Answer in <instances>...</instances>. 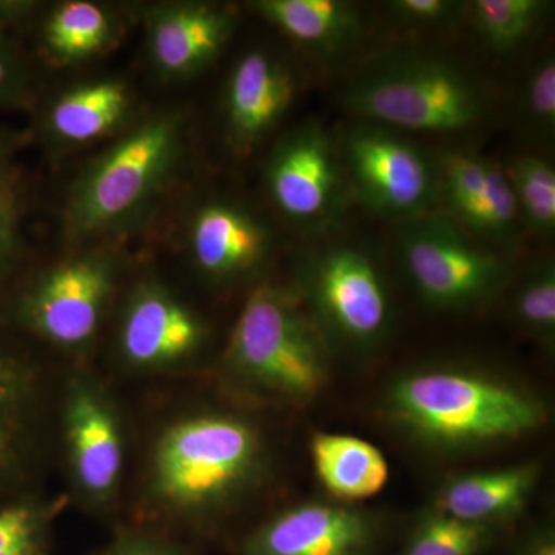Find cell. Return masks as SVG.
I'll return each mask as SVG.
<instances>
[{"label": "cell", "instance_id": "1", "mask_svg": "<svg viewBox=\"0 0 555 555\" xmlns=\"http://www.w3.org/2000/svg\"><path fill=\"white\" fill-rule=\"evenodd\" d=\"M398 427L437 451H473L531 436L546 408L525 387L491 372L436 364L404 372L386 390Z\"/></svg>", "mask_w": 555, "mask_h": 555}, {"label": "cell", "instance_id": "2", "mask_svg": "<svg viewBox=\"0 0 555 555\" xmlns=\"http://www.w3.org/2000/svg\"><path fill=\"white\" fill-rule=\"evenodd\" d=\"M360 120L396 131L454 134L491 118V90L452 57L420 50L387 51L369 61L343 93Z\"/></svg>", "mask_w": 555, "mask_h": 555}, {"label": "cell", "instance_id": "3", "mask_svg": "<svg viewBox=\"0 0 555 555\" xmlns=\"http://www.w3.org/2000/svg\"><path fill=\"white\" fill-rule=\"evenodd\" d=\"M184 150V118L159 113L109 145L69 190L65 224L75 240L129 228L158 198Z\"/></svg>", "mask_w": 555, "mask_h": 555}, {"label": "cell", "instance_id": "4", "mask_svg": "<svg viewBox=\"0 0 555 555\" xmlns=\"http://www.w3.org/2000/svg\"><path fill=\"white\" fill-rule=\"evenodd\" d=\"M327 347L298 299L264 284L241 310L228 358L254 385L286 400L308 401L327 385Z\"/></svg>", "mask_w": 555, "mask_h": 555}, {"label": "cell", "instance_id": "5", "mask_svg": "<svg viewBox=\"0 0 555 555\" xmlns=\"http://www.w3.org/2000/svg\"><path fill=\"white\" fill-rule=\"evenodd\" d=\"M261 456L258 434L243 420L193 416L160 438L153 483L171 506L203 509L243 489L257 474Z\"/></svg>", "mask_w": 555, "mask_h": 555}, {"label": "cell", "instance_id": "6", "mask_svg": "<svg viewBox=\"0 0 555 555\" xmlns=\"http://www.w3.org/2000/svg\"><path fill=\"white\" fill-rule=\"evenodd\" d=\"M299 286L327 346L367 353L389 338L392 298L378 262L363 247L332 243L317 248L299 268Z\"/></svg>", "mask_w": 555, "mask_h": 555}, {"label": "cell", "instance_id": "7", "mask_svg": "<svg viewBox=\"0 0 555 555\" xmlns=\"http://www.w3.org/2000/svg\"><path fill=\"white\" fill-rule=\"evenodd\" d=\"M397 255L423 305L466 310L491 301L507 280L505 259L441 210L400 222Z\"/></svg>", "mask_w": 555, "mask_h": 555}, {"label": "cell", "instance_id": "8", "mask_svg": "<svg viewBox=\"0 0 555 555\" xmlns=\"http://www.w3.org/2000/svg\"><path fill=\"white\" fill-rule=\"evenodd\" d=\"M349 192L398 224L440 210L434 153L400 131L358 120L337 139Z\"/></svg>", "mask_w": 555, "mask_h": 555}, {"label": "cell", "instance_id": "9", "mask_svg": "<svg viewBox=\"0 0 555 555\" xmlns=\"http://www.w3.org/2000/svg\"><path fill=\"white\" fill-rule=\"evenodd\" d=\"M264 182L281 217L310 232L335 224L349 195L338 141L317 120L278 141L266 160Z\"/></svg>", "mask_w": 555, "mask_h": 555}, {"label": "cell", "instance_id": "10", "mask_svg": "<svg viewBox=\"0 0 555 555\" xmlns=\"http://www.w3.org/2000/svg\"><path fill=\"white\" fill-rule=\"evenodd\" d=\"M115 269L107 251H89L54 266L25 298V320L54 345H87L100 327Z\"/></svg>", "mask_w": 555, "mask_h": 555}, {"label": "cell", "instance_id": "11", "mask_svg": "<svg viewBox=\"0 0 555 555\" xmlns=\"http://www.w3.org/2000/svg\"><path fill=\"white\" fill-rule=\"evenodd\" d=\"M434 158L440 210L474 238L516 243L524 224L502 164L466 149L438 150Z\"/></svg>", "mask_w": 555, "mask_h": 555}, {"label": "cell", "instance_id": "12", "mask_svg": "<svg viewBox=\"0 0 555 555\" xmlns=\"http://www.w3.org/2000/svg\"><path fill=\"white\" fill-rule=\"evenodd\" d=\"M238 14L228 5L173 2L145 13L150 64L166 82L193 78L218 60L235 33Z\"/></svg>", "mask_w": 555, "mask_h": 555}, {"label": "cell", "instance_id": "13", "mask_svg": "<svg viewBox=\"0 0 555 555\" xmlns=\"http://www.w3.org/2000/svg\"><path fill=\"white\" fill-rule=\"evenodd\" d=\"M299 80L294 65L272 51L254 49L240 57L222 104L229 144L236 153H250L280 126L297 100Z\"/></svg>", "mask_w": 555, "mask_h": 555}, {"label": "cell", "instance_id": "14", "mask_svg": "<svg viewBox=\"0 0 555 555\" xmlns=\"http://www.w3.org/2000/svg\"><path fill=\"white\" fill-rule=\"evenodd\" d=\"M374 534V521L361 511L306 503L259 528L246 555H364Z\"/></svg>", "mask_w": 555, "mask_h": 555}, {"label": "cell", "instance_id": "15", "mask_svg": "<svg viewBox=\"0 0 555 555\" xmlns=\"http://www.w3.org/2000/svg\"><path fill=\"white\" fill-rule=\"evenodd\" d=\"M206 327L199 317L167 288L145 283L124 313L119 345L138 367H159L185 360L199 349Z\"/></svg>", "mask_w": 555, "mask_h": 555}, {"label": "cell", "instance_id": "16", "mask_svg": "<svg viewBox=\"0 0 555 555\" xmlns=\"http://www.w3.org/2000/svg\"><path fill=\"white\" fill-rule=\"evenodd\" d=\"M272 243L268 225L232 201H210L190 221V254L196 268L215 280L250 275L264 264Z\"/></svg>", "mask_w": 555, "mask_h": 555}, {"label": "cell", "instance_id": "17", "mask_svg": "<svg viewBox=\"0 0 555 555\" xmlns=\"http://www.w3.org/2000/svg\"><path fill=\"white\" fill-rule=\"evenodd\" d=\"M69 459L78 483L93 499L115 491L122 470V436L115 412L101 392L76 383L67 398Z\"/></svg>", "mask_w": 555, "mask_h": 555}, {"label": "cell", "instance_id": "18", "mask_svg": "<svg viewBox=\"0 0 555 555\" xmlns=\"http://www.w3.org/2000/svg\"><path fill=\"white\" fill-rule=\"evenodd\" d=\"M251 9L321 60H341L363 39L360 10L343 0H258L251 2Z\"/></svg>", "mask_w": 555, "mask_h": 555}, {"label": "cell", "instance_id": "19", "mask_svg": "<svg viewBox=\"0 0 555 555\" xmlns=\"http://www.w3.org/2000/svg\"><path fill=\"white\" fill-rule=\"evenodd\" d=\"M537 480L539 467L534 463L463 474L440 489L436 511L470 524L494 525L524 509Z\"/></svg>", "mask_w": 555, "mask_h": 555}, {"label": "cell", "instance_id": "20", "mask_svg": "<svg viewBox=\"0 0 555 555\" xmlns=\"http://www.w3.org/2000/svg\"><path fill=\"white\" fill-rule=\"evenodd\" d=\"M133 94L124 80H90L65 90L46 115V130L64 145L100 141L129 119Z\"/></svg>", "mask_w": 555, "mask_h": 555}, {"label": "cell", "instance_id": "21", "mask_svg": "<svg viewBox=\"0 0 555 555\" xmlns=\"http://www.w3.org/2000/svg\"><path fill=\"white\" fill-rule=\"evenodd\" d=\"M313 467L324 489L352 503L379 494L389 481V463L377 447L345 434H315L310 443Z\"/></svg>", "mask_w": 555, "mask_h": 555}, {"label": "cell", "instance_id": "22", "mask_svg": "<svg viewBox=\"0 0 555 555\" xmlns=\"http://www.w3.org/2000/svg\"><path fill=\"white\" fill-rule=\"evenodd\" d=\"M118 31L115 14L105 7L69 0L51 11L43 27V47L56 64H80L107 51Z\"/></svg>", "mask_w": 555, "mask_h": 555}, {"label": "cell", "instance_id": "23", "mask_svg": "<svg viewBox=\"0 0 555 555\" xmlns=\"http://www.w3.org/2000/svg\"><path fill=\"white\" fill-rule=\"evenodd\" d=\"M553 3L546 0H474L466 3V20L496 54H511L534 39Z\"/></svg>", "mask_w": 555, "mask_h": 555}, {"label": "cell", "instance_id": "24", "mask_svg": "<svg viewBox=\"0 0 555 555\" xmlns=\"http://www.w3.org/2000/svg\"><path fill=\"white\" fill-rule=\"evenodd\" d=\"M521 224L539 238H551L555 232V169L537 153H518L505 166Z\"/></svg>", "mask_w": 555, "mask_h": 555}, {"label": "cell", "instance_id": "25", "mask_svg": "<svg viewBox=\"0 0 555 555\" xmlns=\"http://www.w3.org/2000/svg\"><path fill=\"white\" fill-rule=\"evenodd\" d=\"M491 526L434 511L416 526L403 555H478L491 543Z\"/></svg>", "mask_w": 555, "mask_h": 555}, {"label": "cell", "instance_id": "26", "mask_svg": "<svg viewBox=\"0 0 555 555\" xmlns=\"http://www.w3.org/2000/svg\"><path fill=\"white\" fill-rule=\"evenodd\" d=\"M514 116L518 129L534 141H551L555 133V60L543 54L528 68L518 87Z\"/></svg>", "mask_w": 555, "mask_h": 555}, {"label": "cell", "instance_id": "27", "mask_svg": "<svg viewBox=\"0 0 555 555\" xmlns=\"http://www.w3.org/2000/svg\"><path fill=\"white\" fill-rule=\"evenodd\" d=\"M31 392L27 371L16 361L0 357V477L20 452Z\"/></svg>", "mask_w": 555, "mask_h": 555}, {"label": "cell", "instance_id": "28", "mask_svg": "<svg viewBox=\"0 0 555 555\" xmlns=\"http://www.w3.org/2000/svg\"><path fill=\"white\" fill-rule=\"evenodd\" d=\"M514 318L526 334L545 346L555 339V268L551 259L537 262L518 287Z\"/></svg>", "mask_w": 555, "mask_h": 555}, {"label": "cell", "instance_id": "29", "mask_svg": "<svg viewBox=\"0 0 555 555\" xmlns=\"http://www.w3.org/2000/svg\"><path fill=\"white\" fill-rule=\"evenodd\" d=\"M0 555H47V514L21 505L0 513Z\"/></svg>", "mask_w": 555, "mask_h": 555}, {"label": "cell", "instance_id": "30", "mask_svg": "<svg viewBox=\"0 0 555 555\" xmlns=\"http://www.w3.org/2000/svg\"><path fill=\"white\" fill-rule=\"evenodd\" d=\"M466 3L459 0H392L386 3L390 20L412 30H441L466 21Z\"/></svg>", "mask_w": 555, "mask_h": 555}, {"label": "cell", "instance_id": "31", "mask_svg": "<svg viewBox=\"0 0 555 555\" xmlns=\"http://www.w3.org/2000/svg\"><path fill=\"white\" fill-rule=\"evenodd\" d=\"M17 219L20 204L16 192L0 182V272L9 264L17 244Z\"/></svg>", "mask_w": 555, "mask_h": 555}, {"label": "cell", "instance_id": "32", "mask_svg": "<svg viewBox=\"0 0 555 555\" xmlns=\"http://www.w3.org/2000/svg\"><path fill=\"white\" fill-rule=\"evenodd\" d=\"M24 83V68L0 38V98L14 96Z\"/></svg>", "mask_w": 555, "mask_h": 555}, {"label": "cell", "instance_id": "33", "mask_svg": "<svg viewBox=\"0 0 555 555\" xmlns=\"http://www.w3.org/2000/svg\"><path fill=\"white\" fill-rule=\"evenodd\" d=\"M107 555H182L173 547L160 545V543L147 542V540H134L124 543Z\"/></svg>", "mask_w": 555, "mask_h": 555}, {"label": "cell", "instance_id": "34", "mask_svg": "<svg viewBox=\"0 0 555 555\" xmlns=\"http://www.w3.org/2000/svg\"><path fill=\"white\" fill-rule=\"evenodd\" d=\"M529 555H555L554 535L546 532V534L537 537L529 547Z\"/></svg>", "mask_w": 555, "mask_h": 555}, {"label": "cell", "instance_id": "35", "mask_svg": "<svg viewBox=\"0 0 555 555\" xmlns=\"http://www.w3.org/2000/svg\"><path fill=\"white\" fill-rule=\"evenodd\" d=\"M0 152H2V144H0Z\"/></svg>", "mask_w": 555, "mask_h": 555}]
</instances>
